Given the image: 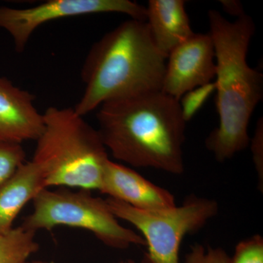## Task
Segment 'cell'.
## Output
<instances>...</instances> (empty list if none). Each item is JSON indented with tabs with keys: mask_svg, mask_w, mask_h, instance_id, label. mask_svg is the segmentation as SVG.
<instances>
[{
	"mask_svg": "<svg viewBox=\"0 0 263 263\" xmlns=\"http://www.w3.org/2000/svg\"><path fill=\"white\" fill-rule=\"evenodd\" d=\"M219 3L224 12L237 18L246 15L243 4L238 0H221Z\"/></svg>",
	"mask_w": 263,
	"mask_h": 263,
	"instance_id": "obj_19",
	"label": "cell"
},
{
	"mask_svg": "<svg viewBox=\"0 0 263 263\" xmlns=\"http://www.w3.org/2000/svg\"><path fill=\"white\" fill-rule=\"evenodd\" d=\"M43 127L34 97L0 76V141H36Z\"/></svg>",
	"mask_w": 263,
	"mask_h": 263,
	"instance_id": "obj_10",
	"label": "cell"
},
{
	"mask_svg": "<svg viewBox=\"0 0 263 263\" xmlns=\"http://www.w3.org/2000/svg\"><path fill=\"white\" fill-rule=\"evenodd\" d=\"M216 59V105L219 125L205 146L219 162L248 147V128L263 96V78L247 61L255 27L248 15L230 22L215 10L208 13Z\"/></svg>",
	"mask_w": 263,
	"mask_h": 263,
	"instance_id": "obj_2",
	"label": "cell"
},
{
	"mask_svg": "<svg viewBox=\"0 0 263 263\" xmlns=\"http://www.w3.org/2000/svg\"><path fill=\"white\" fill-rule=\"evenodd\" d=\"M230 263H263V238L254 235L242 240L235 249Z\"/></svg>",
	"mask_w": 263,
	"mask_h": 263,
	"instance_id": "obj_16",
	"label": "cell"
},
{
	"mask_svg": "<svg viewBox=\"0 0 263 263\" xmlns=\"http://www.w3.org/2000/svg\"><path fill=\"white\" fill-rule=\"evenodd\" d=\"M216 76L210 34L195 33L169 53L161 91L179 100L183 95L212 82Z\"/></svg>",
	"mask_w": 263,
	"mask_h": 263,
	"instance_id": "obj_8",
	"label": "cell"
},
{
	"mask_svg": "<svg viewBox=\"0 0 263 263\" xmlns=\"http://www.w3.org/2000/svg\"><path fill=\"white\" fill-rule=\"evenodd\" d=\"M214 81L195 88L183 95L179 100L181 114L185 122L191 120L209 97L215 91Z\"/></svg>",
	"mask_w": 263,
	"mask_h": 263,
	"instance_id": "obj_15",
	"label": "cell"
},
{
	"mask_svg": "<svg viewBox=\"0 0 263 263\" xmlns=\"http://www.w3.org/2000/svg\"><path fill=\"white\" fill-rule=\"evenodd\" d=\"M185 263H230V256L223 249L195 243L186 254Z\"/></svg>",
	"mask_w": 263,
	"mask_h": 263,
	"instance_id": "obj_17",
	"label": "cell"
},
{
	"mask_svg": "<svg viewBox=\"0 0 263 263\" xmlns=\"http://www.w3.org/2000/svg\"><path fill=\"white\" fill-rule=\"evenodd\" d=\"M34 232L22 226L0 234V263H26L39 249Z\"/></svg>",
	"mask_w": 263,
	"mask_h": 263,
	"instance_id": "obj_13",
	"label": "cell"
},
{
	"mask_svg": "<svg viewBox=\"0 0 263 263\" xmlns=\"http://www.w3.org/2000/svg\"><path fill=\"white\" fill-rule=\"evenodd\" d=\"M99 13H122L136 20L146 21V7L129 0H48L30 8L0 7V28L11 36L15 51L20 53L34 31L43 24Z\"/></svg>",
	"mask_w": 263,
	"mask_h": 263,
	"instance_id": "obj_7",
	"label": "cell"
},
{
	"mask_svg": "<svg viewBox=\"0 0 263 263\" xmlns=\"http://www.w3.org/2000/svg\"><path fill=\"white\" fill-rule=\"evenodd\" d=\"M117 263H136L133 259H126V260L120 261V262Z\"/></svg>",
	"mask_w": 263,
	"mask_h": 263,
	"instance_id": "obj_21",
	"label": "cell"
},
{
	"mask_svg": "<svg viewBox=\"0 0 263 263\" xmlns=\"http://www.w3.org/2000/svg\"><path fill=\"white\" fill-rule=\"evenodd\" d=\"M105 200L117 219L130 223L142 233L148 247L142 263H179L184 237L201 229L219 212L215 200L197 196L162 211L140 210L111 197Z\"/></svg>",
	"mask_w": 263,
	"mask_h": 263,
	"instance_id": "obj_6",
	"label": "cell"
},
{
	"mask_svg": "<svg viewBox=\"0 0 263 263\" xmlns=\"http://www.w3.org/2000/svg\"><path fill=\"white\" fill-rule=\"evenodd\" d=\"M26 162V152L21 143L0 141V184Z\"/></svg>",
	"mask_w": 263,
	"mask_h": 263,
	"instance_id": "obj_14",
	"label": "cell"
},
{
	"mask_svg": "<svg viewBox=\"0 0 263 263\" xmlns=\"http://www.w3.org/2000/svg\"><path fill=\"white\" fill-rule=\"evenodd\" d=\"M100 193L143 211H162L176 205L174 195L126 166L109 160Z\"/></svg>",
	"mask_w": 263,
	"mask_h": 263,
	"instance_id": "obj_9",
	"label": "cell"
},
{
	"mask_svg": "<svg viewBox=\"0 0 263 263\" xmlns=\"http://www.w3.org/2000/svg\"><path fill=\"white\" fill-rule=\"evenodd\" d=\"M252 156L254 167L258 176L259 186L262 192L263 186V121L259 119L256 127L255 133L252 141Z\"/></svg>",
	"mask_w": 263,
	"mask_h": 263,
	"instance_id": "obj_18",
	"label": "cell"
},
{
	"mask_svg": "<svg viewBox=\"0 0 263 263\" xmlns=\"http://www.w3.org/2000/svg\"><path fill=\"white\" fill-rule=\"evenodd\" d=\"M183 0H150L146 24L155 46L168 56L174 48L195 34Z\"/></svg>",
	"mask_w": 263,
	"mask_h": 263,
	"instance_id": "obj_11",
	"label": "cell"
},
{
	"mask_svg": "<svg viewBox=\"0 0 263 263\" xmlns=\"http://www.w3.org/2000/svg\"><path fill=\"white\" fill-rule=\"evenodd\" d=\"M26 263H54L53 262H48V261H43V260H34V261H27Z\"/></svg>",
	"mask_w": 263,
	"mask_h": 263,
	"instance_id": "obj_20",
	"label": "cell"
},
{
	"mask_svg": "<svg viewBox=\"0 0 263 263\" xmlns=\"http://www.w3.org/2000/svg\"><path fill=\"white\" fill-rule=\"evenodd\" d=\"M98 108L99 134L116 160L183 174L186 122L179 100L153 91L105 102Z\"/></svg>",
	"mask_w": 263,
	"mask_h": 263,
	"instance_id": "obj_1",
	"label": "cell"
},
{
	"mask_svg": "<svg viewBox=\"0 0 263 263\" xmlns=\"http://www.w3.org/2000/svg\"><path fill=\"white\" fill-rule=\"evenodd\" d=\"M32 202L33 212L24 218L21 226L25 229L36 233L41 230L51 231L60 226L70 227L87 230L110 248L146 247L142 235L119 222L105 199L95 197L89 190L46 188Z\"/></svg>",
	"mask_w": 263,
	"mask_h": 263,
	"instance_id": "obj_5",
	"label": "cell"
},
{
	"mask_svg": "<svg viewBox=\"0 0 263 263\" xmlns=\"http://www.w3.org/2000/svg\"><path fill=\"white\" fill-rule=\"evenodd\" d=\"M166 62L146 22H123L90 48L81 73L84 92L74 110L84 117L105 102L161 91Z\"/></svg>",
	"mask_w": 263,
	"mask_h": 263,
	"instance_id": "obj_3",
	"label": "cell"
},
{
	"mask_svg": "<svg viewBox=\"0 0 263 263\" xmlns=\"http://www.w3.org/2000/svg\"><path fill=\"white\" fill-rule=\"evenodd\" d=\"M32 161L51 186L100 190L108 158L98 131L73 108L49 107Z\"/></svg>",
	"mask_w": 263,
	"mask_h": 263,
	"instance_id": "obj_4",
	"label": "cell"
},
{
	"mask_svg": "<svg viewBox=\"0 0 263 263\" xmlns=\"http://www.w3.org/2000/svg\"><path fill=\"white\" fill-rule=\"evenodd\" d=\"M46 188L42 170L32 160L26 161L0 184V234L13 229L21 211Z\"/></svg>",
	"mask_w": 263,
	"mask_h": 263,
	"instance_id": "obj_12",
	"label": "cell"
}]
</instances>
